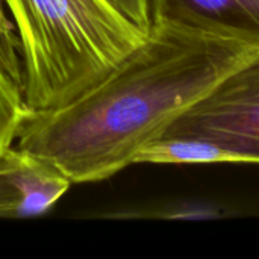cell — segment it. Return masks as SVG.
<instances>
[{
	"label": "cell",
	"mask_w": 259,
	"mask_h": 259,
	"mask_svg": "<svg viewBox=\"0 0 259 259\" xmlns=\"http://www.w3.org/2000/svg\"><path fill=\"white\" fill-rule=\"evenodd\" d=\"M161 135L196 137L259 164V55L223 77Z\"/></svg>",
	"instance_id": "3"
},
{
	"label": "cell",
	"mask_w": 259,
	"mask_h": 259,
	"mask_svg": "<svg viewBox=\"0 0 259 259\" xmlns=\"http://www.w3.org/2000/svg\"><path fill=\"white\" fill-rule=\"evenodd\" d=\"M153 23L238 39L259 47V0H150Z\"/></svg>",
	"instance_id": "5"
},
{
	"label": "cell",
	"mask_w": 259,
	"mask_h": 259,
	"mask_svg": "<svg viewBox=\"0 0 259 259\" xmlns=\"http://www.w3.org/2000/svg\"><path fill=\"white\" fill-rule=\"evenodd\" d=\"M29 114L21 87L0 70V156L15 144Z\"/></svg>",
	"instance_id": "7"
},
{
	"label": "cell",
	"mask_w": 259,
	"mask_h": 259,
	"mask_svg": "<svg viewBox=\"0 0 259 259\" xmlns=\"http://www.w3.org/2000/svg\"><path fill=\"white\" fill-rule=\"evenodd\" d=\"M111 3L146 33L152 29L150 0H111Z\"/></svg>",
	"instance_id": "8"
},
{
	"label": "cell",
	"mask_w": 259,
	"mask_h": 259,
	"mask_svg": "<svg viewBox=\"0 0 259 259\" xmlns=\"http://www.w3.org/2000/svg\"><path fill=\"white\" fill-rule=\"evenodd\" d=\"M20 42L30 111L64 105L105 77L149 33L111 0H3Z\"/></svg>",
	"instance_id": "2"
},
{
	"label": "cell",
	"mask_w": 259,
	"mask_h": 259,
	"mask_svg": "<svg viewBox=\"0 0 259 259\" xmlns=\"http://www.w3.org/2000/svg\"><path fill=\"white\" fill-rule=\"evenodd\" d=\"M243 164L241 158L219 144L179 135H159L135 158L134 164Z\"/></svg>",
	"instance_id": "6"
},
{
	"label": "cell",
	"mask_w": 259,
	"mask_h": 259,
	"mask_svg": "<svg viewBox=\"0 0 259 259\" xmlns=\"http://www.w3.org/2000/svg\"><path fill=\"white\" fill-rule=\"evenodd\" d=\"M71 185L55 167L12 146L0 156V217L42 215Z\"/></svg>",
	"instance_id": "4"
},
{
	"label": "cell",
	"mask_w": 259,
	"mask_h": 259,
	"mask_svg": "<svg viewBox=\"0 0 259 259\" xmlns=\"http://www.w3.org/2000/svg\"><path fill=\"white\" fill-rule=\"evenodd\" d=\"M259 47L170 23L70 102L30 111L15 147L71 184L112 178Z\"/></svg>",
	"instance_id": "1"
}]
</instances>
